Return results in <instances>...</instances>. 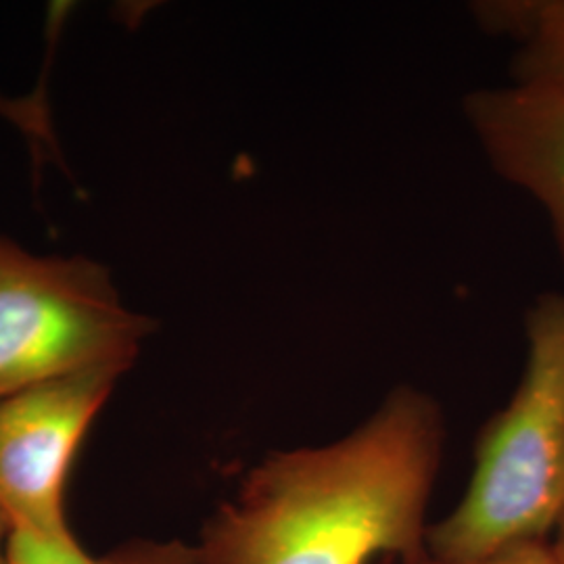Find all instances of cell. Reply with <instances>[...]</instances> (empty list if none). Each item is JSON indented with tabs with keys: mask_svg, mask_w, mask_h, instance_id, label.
<instances>
[{
	"mask_svg": "<svg viewBox=\"0 0 564 564\" xmlns=\"http://www.w3.org/2000/svg\"><path fill=\"white\" fill-rule=\"evenodd\" d=\"M437 400L412 384L335 442L272 452L205 523V564L410 563L444 460Z\"/></svg>",
	"mask_w": 564,
	"mask_h": 564,
	"instance_id": "1",
	"label": "cell"
},
{
	"mask_svg": "<svg viewBox=\"0 0 564 564\" xmlns=\"http://www.w3.org/2000/svg\"><path fill=\"white\" fill-rule=\"evenodd\" d=\"M527 356L517 389L484 424L458 506L429 527L426 550L445 563L550 540L564 508V293L524 312Z\"/></svg>",
	"mask_w": 564,
	"mask_h": 564,
	"instance_id": "2",
	"label": "cell"
},
{
	"mask_svg": "<svg viewBox=\"0 0 564 564\" xmlns=\"http://www.w3.org/2000/svg\"><path fill=\"white\" fill-rule=\"evenodd\" d=\"M151 330L101 263L0 239V400L97 366L130 368Z\"/></svg>",
	"mask_w": 564,
	"mask_h": 564,
	"instance_id": "3",
	"label": "cell"
},
{
	"mask_svg": "<svg viewBox=\"0 0 564 564\" xmlns=\"http://www.w3.org/2000/svg\"><path fill=\"white\" fill-rule=\"evenodd\" d=\"M128 366L111 364L34 384L0 400V510L11 533L82 547L65 494L82 442Z\"/></svg>",
	"mask_w": 564,
	"mask_h": 564,
	"instance_id": "4",
	"label": "cell"
},
{
	"mask_svg": "<svg viewBox=\"0 0 564 564\" xmlns=\"http://www.w3.org/2000/svg\"><path fill=\"white\" fill-rule=\"evenodd\" d=\"M463 109L496 174L544 207L564 265V90L481 88Z\"/></svg>",
	"mask_w": 564,
	"mask_h": 564,
	"instance_id": "5",
	"label": "cell"
},
{
	"mask_svg": "<svg viewBox=\"0 0 564 564\" xmlns=\"http://www.w3.org/2000/svg\"><path fill=\"white\" fill-rule=\"evenodd\" d=\"M475 15L514 42L512 84L564 90V0L481 2Z\"/></svg>",
	"mask_w": 564,
	"mask_h": 564,
	"instance_id": "6",
	"label": "cell"
},
{
	"mask_svg": "<svg viewBox=\"0 0 564 564\" xmlns=\"http://www.w3.org/2000/svg\"><path fill=\"white\" fill-rule=\"evenodd\" d=\"M9 558L11 564H205L197 544L178 540L132 542L93 558L82 547L61 550L21 533H11L9 538Z\"/></svg>",
	"mask_w": 564,
	"mask_h": 564,
	"instance_id": "7",
	"label": "cell"
},
{
	"mask_svg": "<svg viewBox=\"0 0 564 564\" xmlns=\"http://www.w3.org/2000/svg\"><path fill=\"white\" fill-rule=\"evenodd\" d=\"M403 564H558L547 540H535V542H521V544L506 545L502 550H496L491 554H485L473 561H460V563H445L433 558L429 552L410 563Z\"/></svg>",
	"mask_w": 564,
	"mask_h": 564,
	"instance_id": "8",
	"label": "cell"
},
{
	"mask_svg": "<svg viewBox=\"0 0 564 564\" xmlns=\"http://www.w3.org/2000/svg\"><path fill=\"white\" fill-rule=\"evenodd\" d=\"M547 542H550V550H552L556 563L564 564V508L561 517H558V521L554 524V531H552Z\"/></svg>",
	"mask_w": 564,
	"mask_h": 564,
	"instance_id": "9",
	"label": "cell"
},
{
	"mask_svg": "<svg viewBox=\"0 0 564 564\" xmlns=\"http://www.w3.org/2000/svg\"><path fill=\"white\" fill-rule=\"evenodd\" d=\"M9 538H11V527H9L2 510H0V564H11V558H9Z\"/></svg>",
	"mask_w": 564,
	"mask_h": 564,
	"instance_id": "10",
	"label": "cell"
},
{
	"mask_svg": "<svg viewBox=\"0 0 564 564\" xmlns=\"http://www.w3.org/2000/svg\"><path fill=\"white\" fill-rule=\"evenodd\" d=\"M393 563V561H381V563H377V564H391Z\"/></svg>",
	"mask_w": 564,
	"mask_h": 564,
	"instance_id": "11",
	"label": "cell"
}]
</instances>
